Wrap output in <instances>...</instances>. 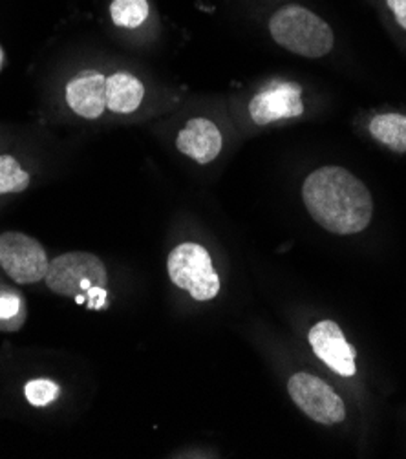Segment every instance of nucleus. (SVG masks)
Listing matches in <instances>:
<instances>
[{"label":"nucleus","instance_id":"nucleus-7","mask_svg":"<svg viewBox=\"0 0 406 459\" xmlns=\"http://www.w3.org/2000/svg\"><path fill=\"white\" fill-rule=\"evenodd\" d=\"M309 346L330 370L341 377H353L355 368V348L346 341L341 326L333 320H321L307 333Z\"/></svg>","mask_w":406,"mask_h":459},{"label":"nucleus","instance_id":"nucleus-5","mask_svg":"<svg viewBox=\"0 0 406 459\" xmlns=\"http://www.w3.org/2000/svg\"><path fill=\"white\" fill-rule=\"evenodd\" d=\"M0 267L17 284H37L47 279L50 258L37 238L6 231L0 235Z\"/></svg>","mask_w":406,"mask_h":459},{"label":"nucleus","instance_id":"nucleus-8","mask_svg":"<svg viewBox=\"0 0 406 459\" xmlns=\"http://www.w3.org/2000/svg\"><path fill=\"white\" fill-rule=\"evenodd\" d=\"M302 88L297 82H279L265 88L249 101V116L256 125H269L304 114Z\"/></svg>","mask_w":406,"mask_h":459},{"label":"nucleus","instance_id":"nucleus-9","mask_svg":"<svg viewBox=\"0 0 406 459\" xmlns=\"http://www.w3.org/2000/svg\"><path fill=\"white\" fill-rule=\"evenodd\" d=\"M66 103L82 119H99L107 110V77L86 70L66 84Z\"/></svg>","mask_w":406,"mask_h":459},{"label":"nucleus","instance_id":"nucleus-16","mask_svg":"<svg viewBox=\"0 0 406 459\" xmlns=\"http://www.w3.org/2000/svg\"><path fill=\"white\" fill-rule=\"evenodd\" d=\"M19 315H24L19 293L8 290L0 291V320H3V323H12Z\"/></svg>","mask_w":406,"mask_h":459},{"label":"nucleus","instance_id":"nucleus-15","mask_svg":"<svg viewBox=\"0 0 406 459\" xmlns=\"http://www.w3.org/2000/svg\"><path fill=\"white\" fill-rule=\"evenodd\" d=\"M59 394H61L59 385L50 379H33L24 386V395L28 403L37 408L52 404L59 397Z\"/></svg>","mask_w":406,"mask_h":459},{"label":"nucleus","instance_id":"nucleus-3","mask_svg":"<svg viewBox=\"0 0 406 459\" xmlns=\"http://www.w3.org/2000/svg\"><path fill=\"white\" fill-rule=\"evenodd\" d=\"M48 290L59 297H75L79 302L82 295H105L108 286V271L105 262L88 251H68L54 260L47 273Z\"/></svg>","mask_w":406,"mask_h":459},{"label":"nucleus","instance_id":"nucleus-10","mask_svg":"<svg viewBox=\"0 0 406 459\" xmlns=\"http://www.w3.org/2000/svg\"><path fill=\"white\" fill-rule=\"evenodd\" d=\"M221 147L223 137L220 128L205 117L189 119L176 137V149L200 165L212 163L221 152Z\"/></svg>","mask_w":406,"mask_h":459},{"label":"nucleus","instance_id":"nucleus-12","mask_svg":"<svg viewBox=\"0 0 406 459\" xmlns=\"http://www.w3.org/2000/svg\"><path fill=\"white\" fill-rule=\"evenodd\" d=\"M370 134L393 152H406V116L379 114L370 121Z\"/></svg>","mask_w":406,"mask_h":459},{"label":"nucleus","instance_id":"nucleus-14","mask_svg":"<svg viewBox=\"0 0 406 459\" xmlns=\"http://www.w3.org/2000/svg\"><path fill=\"white\" fill-rule=\"evenodd\" d=\"M110 17L119 28H140L149 17V3L147 0H112Z\"/></svg>","mask_w":406,"mask_h":459},{"label":"nucleus","instance_id":"nucleus-2","mask_svg":"<svg viewBox=\"0 0 406 459\" xmlns=\"http://www.w3.org/2000/svg\"><path fill=\"white\" fill-rule=\"evenodd\" d=\"M269 31L284 50L307 59L328 56L335 42L333 30L326 21L297 4H288L271 17Z\"/></svg>","mask_w":406,"mask_h":459},{"label":"nucleus","instance_id":"nucleus-11","mask_svg":"<svg viewBox=\"0 0 406 459\" xmlns=\"http://www.w3.org/2000/svg\"><path fill=\"white\" fill-rule=\"evenodd\" d=\"M145 98V84L128 72L107 77V108L114 114H132Z\"/></svg>","mask_w":406,"mask_h":459},{"label":"nucleus","instance_id":"nucleus-18","mask_svg":"<svg viewBox=\"0 0 406 459\" xmlns=\"http://www.w3.org/2000/svg\"><path fill=\"white\" fill-rule=\"evenodd\" d=\"M0 65H3V50H0Z\"/></svg>","mask_w":406,"mask_h":459},{"label":"nucleus","instance_id":"nucleus-1","mask_svg":"<svg viewBox=\"0 0 406 459\" xmlns=\"http://www.w3.org/2000/svg\"><path fill=\"white\" fill-rule=\"evenodd\" d=\"M302 200L309 216L339 237L363 233L374 216L368 187L344 167L313 170L304 179Z\"/></svg>","mask_w":406,"mask_h":459},{"label":"nucleus","instance_id":"nucleus-17","mask_svg":"<svg viewBox=\"0 0 406 459\" xmlns=\"http://www.w3.org/2000/svg\"><path fill=\"white\" fill-rule=\"evenodd\" d=\"M388 6L393 12L397 24L406 30V0H388Z\"/></svg>","mask_w":406,"mask_h":459},{"label":"nucleus","instance_id":"nucleus-13","mask_svg":"<svg viewBox=\"0 0 406 459\" xmlns=\"http://www.w3.org/2000/svg\"><path fill=\"white\" fill-rule=\"evenodd\" d=\"M31 176L19 160L10 154H0V195H19L30 187Z\"/></svg>","mask_w":406,"mask_h":459},{"label":"nucleus","instance_id":"nucleus-6","mask_svg":"<svg viewBox=\"0 0 406 459\" xmlns=\"http://www.w3.org/2000/svg\"><path fill=\"white\" fill-rule=\"evenodd\" d=\"M288 392L293 403L315 423L332 427L346 420L344 401L317 376L297 372L288 381Z\"/></svg>","mask_w":406,"mask_h":459},{"label":"nucleus","instance_id":"nucleus-4","mask_svg":"<svg viewBox=\"0 0 406 459\" xmlns=\"http://www.w3.org/2000/svg\"><path fill=\"white\" fill-rule=\"evenodd\" d=\"M167 271L172 284L187 291L194 300L207 302L220 293V277L214 271L209 251L194 242L176 246L167 258Z\"/></svg>","mask_w":406,"mask_h":459}]
</instances>
